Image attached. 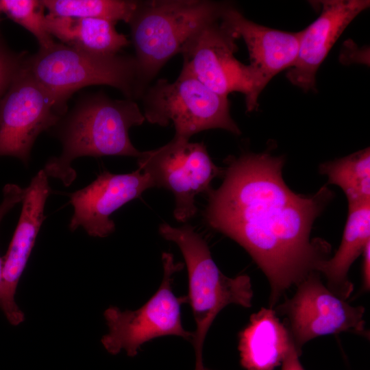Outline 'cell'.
Masks as SVG:
<instances>
[{"label":"cell","mask_w":370,"mask_h":370,"mask_svg":"<svg viewBox=\"0 0 370 370\" xmlns=\"http://www.w3.org/2000/svg\"><path fill=\"white\" fill-rule=\"evenodd\" d=\"M197 370H209L208 369H206L205 367L201 368V369H197Z\"/></svg>","instance_id":"26"},{"label":"cell","mask_w":370,"mask_h":370,"mask_svg":"<svg viewBox=\"0 0 370 370\" xmlns=\"http://www.w3.org/2000/svg\"><path fill=\"white\" fill-rule=\"evenodd\" d=\"M291 341L275 311L262 308L239 334L241 365L246 370H275L282 365Z\"/></svg>","instance_id":"16"},{"label":"cell","mask_w":370,"mask_h":370,"mask_svg":"<svg viewBox=\"0 0 370 370\" xmlns=\"http://www.w3.org/2000/svg\"><path fill=\"white\" fill-rule=\"evenodd\" d=\"M25 188L16 184H6L3 189V199L0 204V223L5 215L18 203L22 202ZM3 271V258L0 257V284Z\"/></svg>","instance_id":"23"},{"label":"cell","mask_w":370,"mask_h":370,"mask_svg":"<svg viewBox=\"0 0 370 370\" xmlns=\"http://www.w3.org/2000/svg\"><path fill=\"white\" fill-rule=\"evenodd\" d=\"M145 121L136 101L111 99L102 92L87 95L52 128L62 151L58 157L49 159L43 170L48 177L60 180L68 186L76 177L71 163L77 158H137L141 151L132 143L129 131Z\"/></svg>","instance_id":"2"},{"label":"cell","mask_w":370,"mask_h":370,"mask_svg":"<svg viewBox=\"0 0 370 370\" xmlns=\"http://www.w3.org/2000/svg\"><path fill=\"white\" fill-rule=\"evenodd\" d=\"M140 99L145 120L160 126L172 123L175 138L189 140L194 134L211 129L236 135L241 133L230 115L227 97L184 71L173 82L160 79L150 84Z\"/></svg>","instance_id":"6"},{"label":"cell","mask_w":370,"mask_h":370,"mask_svg":"<svg viewBox=\"0 0 370 370\" xmlns=\"http://www.w3.org/2000/svg\"><path fill=\"white\" fill-rule=\"evenodd\" d=\"M152 187L154 184L150 177L138 168L123 174L103 171L89 185L68 195L73 207L70 230L82 227L93 237L109 236L115 230L110 215Z\"/></svg>","instance_id":"12"},{"label":"cell","mask_w":370,"mask_h":370,"mask_svg":"<svg viewBox=\"0 0 370 370\" xmlns=\"http://www.w3.org/2000/svg\"><path fill=\"white\" fill-rule=\"evenodd\" d=\"M116 23L95 18L45 15V27L61 43L100 55H114L130 44L126 36L115 28Z\"/></svg>","instance_id":"18"},{"label":"cell","mask_w":370,"mask_h":370,"mask_svg":"<svg viewBox=\"0 0 370 370\" xmlns=\"http://www.w3.org/2000/svg\"><path fill=\"white\" fill-rule=\"evenodd\" d=\"M50 193L48 177L41 169L25 188L21 215L8 251L2 258L0 309L12 325H19L25 319L15 301L16 287L45 219L44 209Z\"/></svg>","instance_id":"13"},{"label":"cell","mask_w":370,"mask_h":370,"mask_svg":"<svg viewBox=\"0 0 370 370\" xmlns=\"http://www.w3.org/2000/svg\"><path fill=\"white\" fill-rule=\"evenodd\" d=\"M318 18L302 30L298 55L286 77L304 91L315 90L316 74L336 40L361 12L369 7L367 0L319 1Z\"/></svg>","instance_id":"14"},{"label":"cell","mask_w":370,"mask_h":370,"mask_svg":"<svg viewBox=\"0 0 370 370\" xmlns=\"http://www.w3.org/2000/svg\"><path fill=\"white\" fill-rule=\"evenodd\" d=\"M45 9L41 1L0 0V12L29 31L42 48L55 42L45 27Z\"/></svg>","instance_id":"21"},{"label":"cell","mask_w":370,"mask_h":370,"mask_svg":"<svg viewBox=\"0 0 370 370\" xmlns=\"http://www.w3.org/2000/svg\"><path fill=\"white\" fill-rule=\"evenodd\" d=\"M25 53H15L0 39V100L23 66Z\"/></svg>","instance_id":"22"},{"label":"cell","mask_w":370,"mask_h":370,"mask_svg":"<svg viewBox=\"0 0 370 370\" xmlns=\"http://www.w3.org/2000/svg\"><path fill=\"white\" fill-rule=\"evenodd\" d=\"M51 16L95 18L128 23L137 1L42 0Z\"/></svg>","instance_id":"20"},{"label":"cell","mask_w":370,"mask_h":370,"mask_svg":"<svg viewBox=\"0 0 370 370\" xmlns=\"http://www.w3.org/2000/svg\"><path fill=\"white\" fill-rule=\"evenodd\" d=\"M137 164L150 177L154 187L164 188L173 194V215L183 223L197 212L196 196L208 193L211 182L221 173L203 143L175 137L162 147L141 151Z\"/></svg>","instance_id":"9"},{"label":"cell","mask_w":370,"mask_h":370,"mask_svg":"<svg viewBox=\"0 0 370 370\" xmlns=\"http://www.w3.org/2000/svg\"><path fill=\"white\" fill-rule=\"evenodd\" d=\"M66 110L35 79L24 62L0 100V156L15 157L27 165L37 137L56 126Z\"/></svg>","instance_id":"10"},{"label":"cell","mask_w":370,"mask_h":370,"mask_svg":"<svg viewBox=\"0 0 370 370\" xmlns=\"http://www.w3.org/2000/svg\"><path fill=\"white\" fill-rule=\"evenodd\" d=\"M162 282L144 305L135 310H121L116 306L105 310L108 332L101 341L110 354L124 350L128 356L134 357L144 343L161 336H176L192 341L193 332L184 328L181 316V306L188 301V297H177L172 289L173 275L182 269L183 264L175 262L168 252L162 254Z\"/></svg>","instance_id":"7"},{"label":"cell","mask_w":370,"mask_h":370,"mask_svg":"<svg viewBox=\"0 0 370 370\" xmlns=\"http://www.w3.org/2000/svg\"><path fill=\"white\" fill-rule=\"evenodd\" d=\"M223 22L246 44L250 65L259 75L263 86L278 73L291 69L296 62L302 30L288 32L271 29L246 18L227 3Z\"/></svg>","instance_id":"15"},{"label":"cell","mask_w":370,"mask_h":370,"mask_svg":"<svg viewBox=\"0 0 370 370\" xmlns=\"http://www.w3.org/2000/svg\"><path fill=\"white\" fill-rule=\"evenodd\" d=\"M362 286L365 291L370 288V242H369L362 252Z\"/></svg>","instance_id":"25"},{"label":"cell","mask_w":370,"mask_h":370,"mask_svg":"<svg viewBox=\"0 0 370 370\" xmlns=\"http://www.w3.org/2000/svg\"></svg>","instance_id":"27"},{"label":"cell","mask_w":370,"mask_h":370,"mask_svg":"<svg viewBox=\"0 0 370 370\" xmlns=\"http://www.w3.org/2000/svg\"><path fill=\"white\" fill-rule=\"evenodd\" d=\"M25 66L66 109V102L72 95L88 86H110L121 91L125 99L134 101L141 96L133 56L95 54L54 42L27 56Z\"/></svg>","instance_id":"4"},{"label":"cell","mask_w":370,"mask_h":370,"mask_svg":"<svg viewBox=\"0 0 370 370\" xmlns=\"http://www.w3.org/2000/svg\"><path fill=\"white\" fill-rule=\"evenodd\" d=\"M349 212L341 245L334 256L317 269L327 280L326 286L345 300L353 291L347 273L355 260L370 242V201L348 206Z\"/></svg>","instance_id":"17"},{"label":"cell","mask_w":370,"mask_h":370,"mask_svg":"<svg viewBox=\"0 0 370 370\" xmlns=\"http://www.w3.org/2000/svg\"><path fill=\"white\" fill-rule=\"evenodd\" d=\"M319 172L327 176L330 184L342 189L348 206L370 201L369 147L323 162L319 166Z\"/></svg>","instance_id":"19"},{"label":"cell","mask_w":370,"mask_h":370,"mask_svg":"<svg viewBox=\"0 0 370 370\" xmlns=\"http://www.w3.org/2000/svg\"><path fill=\"white\" fill-rule=\"evenodd\" d=\"M221 16L206 25L183 47L182 71L223 97L233 92L243 93L247 110L251 112L258 107L264 86L250 64L236 58L238 37Z\"/></svg>","instance_id":"8"},{"label":"cell","mask_w":370,"mask_h":370,"mask_svg":"<svg viewBox=\"0 0 370 370\" xmlns=\"http://www.w3.org/2000/svg\"><path fill=\"white\" fill-rule=\"evenodd\" d=\"M225 5L208 0L137 1L128 24L141 95L190 39L221 18Z\"/></svg>","instance_id":"3"},{"label":"cell","mask_w":370,"mask_h":370,"mask_svg":"<svg viewBox=\"0 0 370 370\" xmlns=\"http://www.w3.org/2000/svg\"><path fill=\"white\" fill-rule=\"evenodd\" d=\"M299 356L292 341L282 360V370H304L299 362Z\"/></svg>","instance_id":"24"},{"label":"cell","mask_w":370,"mask_h":370,"mask_svg":"<svg viewBox=\"0 0 370 370\" xmlns=\"http://www.w3.org/2000/svg\"><path fill=\"white\" fill-rule=\"evenodd\" d=\"M284 164V157L267 153L230 158L221 185L207 193L203 213L210 227L242 246L266 275L271 307L317 271L330 251L310 233L332 193L326 186L310 196L294 193L283 180Z\"/></svg>","instance_id":"1"},{"label":"cell","mask_w":370,"mask_h":370,"mask_svg":"<svg viewBox=\"0 0 370 370\" xmlns=\"http://www.w3.org/2000/svg\"><path fill=\"white\" fill-rule=\"evenodd\" d=\"M166 240L180 248L188 271V295L196 329L190 341L195 363L203 362V347L206 334L217 314L230 304L251 306L253 290L250 278L224 275L213 260L209 247L193 227H180L162 223L158 229Z\"/></svg>","instance_id":"5"},{"label":"cell","mask_w":370,"mask_h":370,"mask_svg":"<svg viewBox=\"0 0 370 370\" xmlns=\"http://www.w3.org/2000/svg\"><path fill=\"white\" fill-rule=\"evenodd\" d=\"M297 286L293 297L279 310L286 317L287 329L299 356L302 346L317 336L366 333L364 307L351 306L335 295L322 283L319 273H310Z\"/></svg>","instance_id":"11"}]
</instances>
